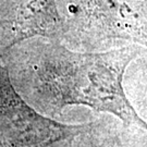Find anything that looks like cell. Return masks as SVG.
<instances>
[{"label":"cell","mask_w":147,"mask_h":147,"mask_svg":"<svg viewBox=\"0 0 147 147\" xmlns=\"http://www.w3.org/2000/svg\"><path fill=\"white\" fill-rule=\"evenodd\" d=\"M138 55L140 49L134 46L81 53L53 44L45 47L37 62L34 87L53 111L86 106L147 132V122L132 106L123 87L126 68Z\"/></svg>","instance_id":"1"},{"label":"cell","mask_w":147,"mask_h":147,"mask_svg":"<svg viewBox=\"0 0 147 147\" xmlns=\"http://www.w3.org/2000/svg\"><path fill=\"white\" fill-rule=\"evenodd\" d=\"M65 33L88 48L130 42L147 48V0H70Z\"/></svg>","instance_id":"2"},{"label":"cell","mask_w":147,"mask_h":147,"mask_svg":"<svg viewBox=\"0 0 147 147\" xmlns=\"http://www.w3.org/2000/svg\"><path fill=\"white\" fill-rule=\"evenodd\" d=\"M94 124H63L38 113L16 93L0 60V147H49L89 133Z\"/></svg>","instance_id":"3"},{"label":"cell","mask_w":147,"mask_h":147,"mask_svg":"<svg viewBox=\"0 0 147 147\" xmlns=\"http://www.w3.org/2000/svg\"><path fill=\"white\" fill-rule=\"evenodd\" d=\"M65 24L56 0H19L13 16L2 25L0 51L35 36L60 39Z\"/></svg>","instance_id":"4"},{"label":"cell","mask_w":147,"mask_h":147,"mask_svg":"<svg viewBox=\"0 0 147 147\" xmlns=\"http://www.w3.org/2000/svg\"><path fill=\"white\" fill-rule=\"evenodd\" d=\"M90 147H116L117 137L110 131L93 125L89 132Z\"/></svg>","instance_id":"5"}]
</instances>
